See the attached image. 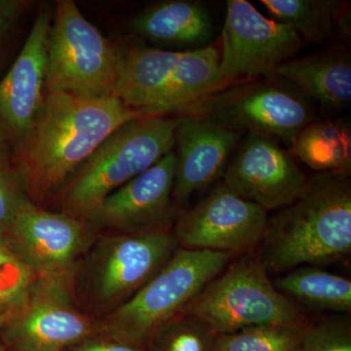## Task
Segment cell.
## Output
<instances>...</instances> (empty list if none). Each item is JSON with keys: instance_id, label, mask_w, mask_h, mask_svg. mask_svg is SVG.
Instances as JSON below:
<instances>
[{"instance_id": "obj_9", "label": "cell", "mask_w": 351, "mask_h": 351, "mask_svg": "<svg viewBox=\"0 0 351 351\" xmlns=\"http://www.w3.org/2000/svg\"><path fill=\"white\" fill-rule=\"evenodd\" d=\"M269 212L223 182L182 214L174 237L179 247L219 253H250L262 241Z\"/></svg>"}, {"instance_id": "obj_20", "label": "cell", "mask_w": 351, "mask_h": 351, "mask_svg": "<svg viewBox=\"0 0 351 351\" xmlns=\"http://www.w3.org/2000/svg\"><path fill=\"white\" fill-rule=\"evenodd\" d=\"M276 21L290 25L302 39L324 45L350 36V12L339 0H261Z\"/></svg>"}, {"instance_id": "obj_23", "label": "cell", "mask_w": 351, "mask_h": 351, "mask_svg": "<svg viewBox=\"0 0 351 351\" xmlns=\"http://www.w3.org/2000/svg\"><path fill=\"white\" fill-rule=\"evenodd\" d=\"M304 328L265 325L219 335L214 351H300Z\"/></svg>"}, {"instance_id": "obj_22", "label": "cell", "mask_w": 351, "mask_h": 351, "mask_svg": "<svg viewBox=\"0 0 351 351\" xmlns=\"http://www.w3.org/2000/svg\"><path fill=\"white\" fill-rule=\"evenodd\" d=\"M272 283L293 302L315 311L350 313L351 281L322 267H297L272 279Z\"/></svg>"}, {"instance_id": "obj_11", "label": "cell", "mask_w": 351, "mask_h": 351, "mask_svg": "<svg viewBox=\"0 0 351 351\" xmlns=\"http://www.w3.org/2000/svg\"><path fill=\"white\" fill-rule=\"evenodd\" d=\"M223 177L228 189L267 212L294 202L308 182L290 152L258 134H249L241 143Z\"/></svg>"}, {"instance_id": "obj_12", "label": "cell", "mask_w": 351, "mask_h": 351, "mask_svg": "<svg viewBox=\"0 0 351 351\" xmlns=\"http://www.w3.org/2000/svg\"><path fill=\"white\" fill-rule=\"evenodd\" d=\"M5 237L39 276L66 281L86 247L89 228L83 219L47 211L27 200Z\"/></svg>"}, {"instance_id": "obj_2", "label": "cell", "mask_w": 351, "mask_h": 351, "mask_svg": "<svg viewBox=\"0 0 351 351\" xmlns=\"http://www.w3.org/2000/svg\"><path fill=\"white\" fill-rule=\"evenodd\" d=\"M260 258L267 271L324 267L351 254L350 175L318 173L294 202L269 217Z\"/></svg>"}, {"instance_id": "obj_10", "label": "cell", "mask_w": 351, "mask_h": 351, "mask_svg": "<svg viewBox=\"0 0 351 351\" xmlns=\"http://www.w3.org/2000/svg\"><path fill=\"white\" fill-rule=\"evenodd\" d=\"M179 248L169 230L122 233L104 240L91 265V287L101 304L127 301Z\"/></svg>"}, {"instance_id": "obj_3", "label": "cell", "mask_w": 351, "mask_h": 351, "mask_svg": "<svg viewBox=\"0 0 351 351\" xmlns=\"http://www.w3.org/2000/svg\"><path fill=\"white\" fill-rule=\"evenodd\" d=\"M178 122L147 115L112 132L55 198L63 213L86 221L107 196L173 151Z\"/></svg>"}, {"instance_id": "obj_4", "label": "cell", "mask_w": 351, "mask_h": 351, "mask_svg": "<svg viewBox=\"0 0 351 351\" xmlns=\"http://www.w3.org/2000/svg\"><path fill=\"white\" fill-rule=\"evenodd\" d=\"M233 256L179 248L130 299L120 304L101 325L107 338L144 346L221 274Z\"/></svg>"}, {"instance_id": "obj_19", "label": "cell", "mask_w": 351, "mask_h": 351, "mask_svg": "<svg viewBox=\"0 0 351 351\" xmlns=\"http://www.w3.org/2000/svg\"><path fill=\"white\" fill-rule=\"evenodd\" d=\"M141 38L184 49L206 47L213 38V21L206 7L197 1L170 0L147 7L132 23Z\"/></svg>"}, {"instance_id": "obj_24", "label": "cell", "mask_w": 351, "mask_h": 351, "mask_svg": "<svg viewBox=\"0 0 351 351\" xmlns=\"http://www.w3.org/2000/svg\"><path fill=\"white\" fill-rule=\"evenodd\" d=\"M41 279L0 235V306L22 311Z\"/></svg>"}, {"instance_id": "obj_17", "label": "cell", "mask_w": 351, "mask_h": 351, "mask_svg": "<svg viewBox=\"0 0 351 351\" xmlns=\"http://www.w3.org/2000/svg\"><path fill=\"white\" fill-rule=\"evenodd\" d=\"M181 54L145 46L121 49L115 98L145 117H154L172 85Z\"/></svg>"}, {"instance_id": "obj_26", "label": "cell", "mask_w": 351, "mask_h": 351, "mask_svg": "<svg viewBox=\"0 0 351 351\" xmlns=\"http://www.w3.org/2000/svg\"><path fill=\"white\" fill-rule=\"evenodd\" d=\"M300 351H351V323L346 316H329L308 323Z\"/></svg>"}, {"instance_id": "obj_31", "label": "cell", "mask_w": 351, "mask_h": 351, "mask_svg": "<svg viewBox=\"0 0 351 351\" xmlns=\"http://www.w3.org/2000/svg\"><path fill=\"white\" fill-rule=\"evenodd\" d=\"M0 351H5V348H4L3 343L0 341Z\"/></svg>"}, {"instance_id": "obj_29", "label": "cell", "mask_w": 351, "mask_h": 351, "mask_svg": "<svg viewBox=\"0 0 351 351\" xmlns=\"http://www.w3.org/2000/svg\"><path fill=\"white\" fill-rule=\"evenodd\" d=\"M24 5L25 2L0 0V44L6 38Z\"/></svg>"}, {"instance_id": "obj_15", "label": "cell", "mask_w": 351, "mask_h": 351, "mask_svg": "<svg viewBox=\"0 0 351 351\" xmlns=\"http://www.w3.org/2000/svg\"><path fill=\"white\" fill-rule=\"evenodd\" d=\"M52 20L50 7H41L19 56L0 82V129L16 144L34 125L45 100Z\"/></svg>"}, {"instance_id": "obj_13", "label": "cell", "mask_w": 351, "mask_h": 351, "mask_svg": "<svg viewBox=\"0 0 351 351\" xmlns=\"http://www.w3.org/2000/svg\"><path fill=\"white\" fill-rule=\"evenodd\" d=\"M96 327L73 306L66 280L43 278L2 332L15 351H64L93 337Z\"/></svg>"}, {"instance_id": "obj_7", "label": "cell", "mask_w": 351, "mask_h": 351, "mask_svg": "<svg viewBox=\"0 0 351 351\" xmlns=\"http://www.w3.org/2000/svg\"><path fill=\"white\" fill-rule=\"evenodd\" d=\"M201 114L237 131L276 138L290 147L298 134L317 119L306 95L278 75L223 88Z\"/></svg>"}, {"instance_id": "obj_32", "label": "cell", "mask_w": 351, "mask_h": 351, "mask_svg": "<svg viewBox=\"0 0 351 351\" xmlns=\"http://www.w3.org/2000/svg\"><path fill=\"white\" fill-rule=\"evenodd\" d=\"M147 351H154V350H152V348H149V350H147Z\"/></svg>"}, {"instance_id": "obj_25", "label": "cell", "mask_w": 351, "mask_h": 351, "mask_svg": "<svg viewBox=\"0 0 351 351\" xmlns=\"http://www.w3.org/2000/svg\"><path fill=\"white\" fill-rule=\"evenodd\" d=\"M218 336L205 321L180 314L161 327L149 345L154 351H214Z\"/></svg>"}, {"instance_id": "obj_27", "label": "cell", "mask_w": 351, "mask_h": 351, "mask_svg": "<svg viewBox=\"0 0 351 351\" xmlns=\"http://www.w3.org/2000/svg\"><path fill=\"white\" fill-rule=\"evenodd\" d=\"M27 200L15 171L0 160V235L8 233L16 215Z\"/></svg>"}, {"instance_id": "obj_8", "label": "cell", "mask_w": 351, "mask_h": 351, "mask_svg": "<svg viewBox=\"0 0 351 351\" xmlns=\"http://www.w3.org/2000/svg\"><path fill=\"white\" fill-rule=\"evenodd\" d=\"M221 40L219 69L226 87L276 75L302 47L290 25L265 17L247 0L226 1Z\"/></svg>"}, {"instance_id": "obj_14", "label": "cell", "mask_w": 351, "mask_h": 351, "mask_svg": "<svg viewBox=\"0 0 351 351\" xmlns=\"http://www.w3.org/2000/svg\"><path fill=\"white\" fill-rule=\"evenodd\" d=\"M176 164V152L171 151L107 196L88 217L87 223L123 233L169 230Z\"/></svg>"}, {"instance_id": "obj_18", "label": "cell", "mask_w": 351, "mask_h": 351, "mask_svg": "<svg viewBox=\"0 0 351 351\" xmlns=\"http://www.w3.org/2000/svg\"><path fill=\"white\" fill-rule=\"evenodd\" d=\"M276 75L329 110H343L350 105L351 57L343 43L293 58L276 69Z\"/></svg>"}, {"instance_id": "obj_6", "label": "cell", "mask_w": 351, "mask_h": 351, "mask_svg": "<svg viewBox=\"0 0 351 351\" xmlns=\"http://www.w3.org/2000/svg\"><path fill=\"white\" fill-rule=\"evenodd\" d=\"M121 49L84 17L75 1L59 0L48 41V92L114 97Z\"/></svg>"}, {"instance_id": "obj_16", "label": "cell", "mask_w": 351, "mask_h": 351, "mask_svg": "<svg viewBox=\"0 0 351 351\" xmlns=\"http://www.w3.org/2000/svg\"><path fill=\"white\" fill-rule=\"evenodd\" d=\"M178 119L173 200L184 205L223 175L242 132L205 114Z\"/></svg>"}, {"instance_id": "obj_28", "label": "cell", "mask_w": 351, "mask_h": 351, "mask_svg": "<svg viewBox=\"0 0 351 351\" xmlns=\"http://www.w3.org/2000/svg\"><path fill=\"white\" fill-rule=\"evenodd\" d=\"M69 351H147L144 346L129 345L117 339L107 338L95 339L93 337L85 339Z\"/></svg>"}, {"instance_id": "obj_5", "label": "cell", "mask_w": 351, "mask_h": 351, "mask_svg": "<svg viewBox=\"0 0 351 351\" xmlns=\"http://www.w3.org/2000/svg\"><path fill=\"white\" fill-rule=\"evenodd\" d=\"M181 314L205 321L218 335L265 325L304 328L309 323L298 304L274 287L267 267L253 255L228 265Z\"/></svg>"}, {"instance_id": "obj_21", "label": "cell", "mask_w": 351, "mask_h": 351, "mask_svg": "<svg viewBox=\"0 0 351 351\" xmlns=\"http://www.w3.org/2000/svg\"><path fill=\"white\" fill-rule=\"evenodd\" d=\"M293 156L318 173L350 175L351 130L346 120H314L295 137Z\"/></svg>"}, {"instance_id": "obj_30", "label": "cell", "mask_w": 351, "mask_h": 351, "mask_svg": "<svg viewBox=\"0 0 351 351\" xmlns=\"http://www.w3.org/2000/svg\"><path fill=\"white\" fill-rule=\"evenodd\" d=\"M21 311H16V309L9 308V307L0 306V329H2L7 323L10 322L13 318L19 314Z\"/></svg>"}, {"instance_id": "obj_1", "label": "cell", "mask_w": 351, "mask_h": 351, "mask_svg": "<svg viewBox=\"0 0 351 351\" xmlns=\"http://www.w3.org/2000/svg\"><path fill=\"white\" fill-rule=\"evenodd\" d=\"M141 117L115 97L46 92L38 119L16 144L14 171L25 195L38 206L55 199L112 132Z\"/></svg>"}]
</instances>
